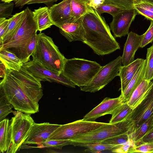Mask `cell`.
<instances>
[{
	"label": "cell",
	"mask_w": 153,
	"mask_h": 153,
	"mask_svg": "<svg viewBox=\"0 0 153 153\" xmlns=\"http://www.w3.org/2000/svg\"><path fill=\"white\" fill-rule=\"evenodd\" d=\"M85 31L83 42L98 55L110 54L120 49L119 43L111 34L104 18L93 9L82 18Z\"/></svg>",
	"instance_id": "1"
},
{
	"label": "cell",
	"mask_w": 153,
	"mask_h": 153,
	"mask_svg": "<svg viewBox=\"0 0 153 153\" xmlns=\"http://www.w3.org/2000/svg\"><path fill=\"white\" fill-rule=\"evenodd\" d=\"M152 81V85L147 96L130 115L134 123L133 131L153 116V79Z\"/></svg>",
	"instance_id": "12"
},
{
	"label": "cell",
	"mask_w": 153,
	"mask_h": 153,
	"mask_svg": "<svg viewBox=\"0 0 153 153\" xmlns=\"http://www.w3.org/2000/svg\"><path fill=\"white\" fill-rule=\"evenodd\" d=\"M6 73V69L4 64L0 62V77L3 79Z\"/></svg>",
	"instance_id": "47"
},
{
	"label": "cell",
	"mask_w": 153,
	"mask_h": 153,
	"mask_svg": "<svg viewBox=\"0 0 153 153\" xmlns=\"http://www.w3.org/2000/svg\"><path fill=\"white\" fill-rule=\"evenodd\" d=\"M135 152L153 153V141L143 143L134 146L129 149L128 152V153Z\"/></svg>",
	"instance_id": "36"
},
{
	"label": "cell",
	"mask_w": 153,
	"mask_h": 153,
	"mask_svg": "<svg viewBox=\"0 0 153 153\" xmlns=\"http://www.w3.org/2000/svg\"><path fill=\"white\" fill-rule=\"evenodd\" d=\"M71 4L74 21L80 18L92 9L88 5V0H71Z\"/></svg>",
	"instance_id": "27"
},
{
	"label": "cell",
	"mask_w": 153,
	"mask_h": 153,
	"mask_svg": "<svg viewBox=\"0 0 153 153\" xmlns=\"http://www.w3.org/2000/svg\"><path fill=\"white\" fill-rule=\"evenodd\" d=\"M145 1L153 4V0H144Z\"/></svg>",
	"instance_id": "49"
},
{
	"label": "cell",
	"mask_w": 153,
	"mask_h": 153,
	"mask_svg": "<svg viewBox=\"0 0 153 153\" xmlns=\"http://www.w3.org/2000/svg\"><path fill=\"white\" fill-rule=\"evenodd\" d=\"M37 40V36L36 34L32 38L27 47L26 53L29 61H30V57L31 56L36 46Z\"/></svg>",
	"instance_id": "39"
},
{
	"label": "cell",
	"mask_w": 153,
	"mask_h": 153,
	"mask_svg": "<svg viewBox=\"0 0 153 153\" xmlns=\"http://www.w3.org/2000/svg\"><path fill=\"white\" fill-rule=\"evenodd\" d=\"M0 121L13 112L12 104L7 100L3 93L0 91Z\"/></svg>",
	"instance_id": "31"
},
{
	"label": "cell",
	"mask_w": 153,
	"mask_h": 153,
	"mask_svg": "<svg viewBox=\"0 0 153 153\" xmlns=\"http://www.w3.org/2000/svg\"><path fill=\"white\" fill-rule=\"evenodd\" d=\"M82 17L76 20H72L65 23L59 27L61 34L69 42L79 41L83 42L85 41Z\"/></svg>",
	"instance_id": "16"
},
{
	"label": "cell",
	"mask_w": 153,
	"mask_h": 153,
	"mask_svg": "<svg viewBox=\"0 0 153 153\" xmlns=\"http://www.w3.org/2000/svg\"><path fill=\"white\" fill-rule=\"evenodd\" d=\"M123 103L120 96L114 98L106 97L86 114L83 119L87 121H94L97 118L103 116L108 114L111 115L114 111Z\"/></svg>",
	"instance_id": "15"
},
{
	"label": "cell",
	"mask_w": 153,
	"mask_h": 153,
	"mask_svg": "<svg viewBox=\"0 0 153 153\" xmlns=\"http://www.w3.org/2000/svg\"><path fill=\"white\" fill-rule=\"evenodd\" d=\"M32 0H16L14 1L15 6L19 7L20 8L22 7L28 3Z\"/></svg>",
	"instance_id": "46"
},
{
	"label": "cell",
	"mask_w": 153,
	"mask_h": 153,
	"mask_svg": "<svg viewBox=\"0 0 153 153\" xmlns=\"http://www.w3.org/2000/svg\"><path fill=\"white\" fill-rule=\"evenodd\" d=\"M1 1L4 2H11L13 1H14L16 0H1Z\"/></svg>",
	"instance_id": "48"
},
{
	"label": "cell",
	"mask_w": 153,
	"mask_h": 153,
	"mask_svg": "<svg viewBox=\"0 0 153 153\" xmlns=\"http://www.w3.org/2000/svg\"><path fill=\"white\" fill-rule=\"evenodd\" d=\"M143 36V34L139 35L132 31L129 33L122 56L123 65H127L134 60L135 54L140 47Z\"/></svg>",
	"instance_id": "17"
},
{
	"label": "cell",
	"mask_w": 153,
	"mask_h": 153,
	"mask_svg": "<svg viewBox=\"0 0 153 153\" xmlns=\"http://www.w3.org/2000/svg\"><path fill=\"white\" fill-rule=\"evenodd\" d=\"M102 66L94 61L84 59H66L62 73L76 85H87Z\"/></svg>",
	"instance_id": "6"
},
{
	"label": "cell",
	"mask_w": 153,
	"mask_h": 153,
	"mask_svg": "<svg viewBox=\"0 0 153 153\" xmlns=\"http://www.w3.org/2000/svg\"><path fill=\"white\" fill-rule=\"evenodd\" d=\"M152 125L153 126V119H152Z\"/></svg>",
	"instance_id": "50"
},
{
	"label": "cell",
	"mask_w": 153,
	"mask_h": 153,
	"mask_svg": "<svg viewBox=\"0 0 153 153\" xmlns=\"http://www.w3.org/2000/svg\"><path fill=\"white\" fill-rule=\"evenodd\" d=\"M122 64V56H119L102 66L87 85L80 88L81 90L94 93L102 89L115 77L119 76Z\"/></svg>",
	"instance_id": "8"
},
{
	"label": "cell",
	"mask_w": 153,
	"mask_h": 153,
	"mask_svg": "<svg viewBox=\"0 0 153 153\" xmlns=\"http://www.w3.org/2000/svg\"><path fill=\"white\" fill-rule=\"evenodd\" d=\"M58 0H32L27 4L34 3H44L46 4H51Z\"/></svg>",
	"instance_id": "45"
},
{
	"label": "cell",
	"mask_w": 153,
	"mask_h": 153,
	"mask_svg": "<svg viewBox=\"0 0 153 153\" xmlns=\"http://www.w3.org/2000/svg\"><path fill=\"white\" fill-rule=\"evenodd\" d=\"M9 19L0 18V44L1 43L8 26Z\"/></svg>",
	"instance_id": "40"
},
{
	"label": "cell",
	"mask_w": 153,
	"mask_h": 153,
	"mask_svg": "<svg viewBox=\"0 0 153 153\" xmlns=\"http://www.w3.org/2000/svg\"><path fill=\"white\" fill-rule=\"evenodd\" d=\"M144 60L143 59L138 58L127 65L121 66L119 75L121 81V93L126 89Z\"/></svg>",
	"instance_id": "18"
},
{
	"label": "cell",
	"mask_w": 153,
	"mask_h": 153,
	"mask_svg": "<svg viewBox=\"0 0 153 153\" xmlns=\"http://www.w3.org/2000/svg\"><path fill=\"white\" fill-rule=\"evenodd\" d=\"M152 81L143 80L132 94L128 105L133 110L138 105L146 98L152 87Z\"/></svg>",
	"instance_id": "20"
},
{
	"label": "cell",
	"mask_w": 153,
	"mask_h": 153,
	"mask_svg": "<svg viewBox=\"0 0 153 153\" xmlns=\"http://www.w3.org/2000/svg\"><path fill=\"white\" fill-rule=\"evenodd\" d=\"M24 83L37 89L42 88L41 81L22 67L19 71H7Z\"/></svg>",
	"instance_id": "25"
},
{
	"label": "cell",
	"mask_w": 153,
	"mask_h": 153,
	"mask_svg": "<svg viewBox=\"0 0 153 153\" xmlns=\"http://www.w3.org/2000/svg\"><path fill=\"white\" fill-rule=\"evenodd\" d=\"M60 125L48 123H34L23 144H36L39 146L47 141L49 136Z\"/></svg>",
	"instance_id": "13"
},
{
	"label": "cell",
	"mask_w": 153,
	"mask_h": 153,
	"mask_svg": "<svg viewBox=\"0 0 153 153\" xmlns=\"http://www.w3.org/2000/svg\"><path fill=\"white\" fill-rule=\"evenodd\" d=\"M10 120L4 119L0 121V152H6L11 143L10 130Z\"/></svg>",
	"instance_id": "24"
},
{
	"label": "cell",
	"mask_w": 153,
	"mask_h": 153,
	"mask_svg": "<svg viewBox=\"0 0 153 153\" xmlns=\"http://www.w3.org/2000/svg\"><path fill=\"white\" fill-rule=\"evenodd\" d=\"M25 17L19 28L10 39L0 45V50L6 49L16 55L23 64L29 61L26 49L31 39L36 34L38 28L33 11L28 7L25 9Z\"/></svg>",
	"instance_id": "3"
},
{
	"label": "cell",
	"mask_w": 153,
	"mask_h": 153,
	"mask_svg": "<svg viewBox=\"0 0 153 153\" xmlns=\"http://www.w3.org/2000/svg\"><path fill=\"white\" fill-rule=\"evenodd\" d=\"M134 123L130 116L114 123H106L98 128L76 135L70 139L71 145L81 147L83 145L99 143L106 139L133 131Z\"/></svg>",
	"instance_id": "5"
},
{
	"label": "cell",
	"mask_w": 153,
	"mask_h": 153,
	"mask_svg": "<svg viewBox=\"0 0 153 153\" xmlns=\"http://www.w3.org/2000/svg\"><path fill=\"white\" fill-rule=\"evenodd\" d=\"M0 91L17 111L31 114L39 111L38 102L43 95L42 88L26 84L6 71L0 81Z\"/></svg>",
	"instance_id": "2"
},
{
	"label": "cell",
	"mask_w": 153,
	"mask_h": 153,
	"mask_svg": "<svg viewBox=\"0 0 153 153\" xmlns=\"http://www.w3.org/2000/svg\"><path fill=\"white\" fill-rule=\"evenodd\" d=\"M25 10L16 13L9 19L7 30L0 45L12 38L16 33L21 26L26 16Z\"/></svg>",
	"instance_id": "22"
},
{
	"label": "cell",
	"mask_w": 153,
	"mask_h": 153,
	"mask_svg": "<svg viewBox=\"0 0 153 153\" xmlns=\"http://www.w3.org/2000/svg\"><path fill=\"white\" fill-rule=\"evenodd\" d=\"M10 120L11 143L7 153H15L21 148L34 123L31 114L17 111Z\"/></svg>",
	"instance_id": "7"
},
{
	"label": "cell",
	"mask_w": 153,
	"mask_h": 153,
	"mask_svg": "<svg viewBox=\"0 0 153 153\" xmlns=\"http://www.w3.org/2000/svg\"><path fill=\"white\" fill-rule=\"evenodd\" d=\"M153 116L129 134L130 140L134 143V145L138 144L143 136L153 127Z\"/></svg>",
	"instance_id": "26"
},
{
	"label": "cell",
	"mask_w": 153,
	"mask_h": 153,
	"mask_svg": "<svg viewBox=\"0 0 153 153\" xmlns=\"http://www.w3.org/2000/svg\"><path fill=\"white\" fill-rule=\"evenodd\" d=\"M106 123L87 121L82 119L60 125L49 136L47 140H70L76 135L94 130Z\"/></svg>",
	"instance_id": "9"
},
{
	"label": "cell",
	"mask_w": 153,
	"mask_h": 153,
	"mask_svg": "<svg viewBox=\"0 0 153 153\" xmlns=\"http://www.w3.org/2000/svg\"><path fill=\"white\" fill-rule=\"evenodd\" d=\"M134 5L144 8L153 12V4L146 2L144 0Z\"/></svg>",
	"instance_id": "44"
},
{
	"label": "cell",
	"mask_w": 153,
	"mask_h": 153,
	"mask_svg": "<svg viewBox=\"0 0 153 153\" xmlns=\"http://www.w3.org/2000/svg\"><path fill=\"white\" fill-rule=\"evenodd\" d=\"M36 46L31 56L45 68L59 74L63 71L66 58L53 39L44 33L37 34Z\"/></svg>",
	"instance_id": "4"
},
{
	"label": "cell",
	"mask_w": 153,
	"mask_h": 153,
	"mask_svg": "<svg viewBox=\"0 0 153 153\" xmlns=\"http://www.w3.org/2000/svg\"><path fill=\"white\" fill-rule=\"evenodd\" d=\"M104 2L105 0H88V5L92 9L95 10L104 4Z\"/></svg>",
	"instance_id": "43"
},
{
	"label": "cell",
	"mask_w": 153,
	"mask_h": 153,
	"mask_svg": "<svg viewBox=\"0 0 153 153\" xmlns=\"http://www.w3.org/2000/svg\"><path fill=\"white\" fill-rule=\"evenodd\" d=\"M123 145H116L97 143L93 144L83 145L81 147L86 148L85 151L92 153H98L105 150L112 151Z\"/></svg>",
	"instance_id": "29"
},
{
	"label": "cell",
	"mask_w": 153,
	"mask_h": 153,
	"mask_svg": "<svg viewBox=\"0 0 153 153\" xmlns=\"http://www.w3.org/2000/svg\"><path fill=\"white\" fill-rule=\"evenodd\" d=\"M137 13L134 8L124 10L113 16L110 27L115 37H121L128 34L130 25Z\"/></svg>",
	"instance_id": "11"
},
{
	"label": "cell",
	"mask_w": 153,
	"mask_h": 153,
	"mask_svg": "<svg viewBox=\"0 0 153 153\" xmlns=\"http://www.w3.org/2000/svg\"><path fill=\"white\" fill-rule=\"evenodd\" d=\"M14 6V3L4 2L0 4V18H6L11 15Z\"/></svg>",
	"instance_id": "37"
},
{
	"label": "cell",
	"mask_w": 153,
	"mask_h": 153,
	"mask_svg": "<svg viewBox=\"0 0 153 153\" xmlns=\"http://www.w3.org/2000/svg\"><path fill=\"white\" fill-rule=\"evenodd\" d=\"M49 8L47 7H40L33 12L37 23L38 30L40 32L53 25L50 19Z\"/></svg>",
	"instance_id": "23"
},
{
	"label": "cell",
	"mask_w": 153,
	"mask_h": 153,
	"mask_svg": "<svg viewBox=\"0 0 153 153\" xmlns=\"http://www.w3.org/2000/svg\"><path fill=\"white\" fill-rule=\"evenodd\" d=\"M22 67L41 81L54 82L75 88L76 85L62 73L54 72L45 68L37 61L33 59L23 64Z\"/></svg>",
	"instance_id": "10"
},
{
	"label": "cell",
	"mask_w": 153,
	"mask_h": 153,
	"mask_svg": "<svg viewBox=\"0 0 153 153\" xmlns=\"http://www.w3.org/2000/svg\"><path fill=\"white\" fill-rule=\"evenodd\" d=\"M143 0H105L104 4L115 5L124 9L134 8V5Z\"/></svg>",
	"instance_id": "32"
},
{
	"label": "cell",
	"mask_w": 153,
	"mask_h": 153,
	"mask_svg": "<svg viewBox=\"0 0 153 153\" xmlns=\"http://www.w3.org/2000/svg\"><path fill=\"white\" fill-rule=\"evenodd\" d=\"M134 8L137 13L144 16L148 20L153 21V12L145 9L134 5Z\"/></svg>",
	"instance_id": "41"
},
{
	"label": "cell",
	"mask_w": 153,
	"mask_h": 153,
	"mask_svg": "<svg viewBox=\"0 0 153 153\" xmlns=\"http://www.w3.org/2000/svg\"><path fill=\"white\" fill-rule=\"evenodd\" d=\"M152 141H153V127L143 136L140 142L137 145L143 143Z\"/></svg>",
	"instance_id": "42"
},
{
	"label": "cell",
	"mask_w": 153,
	"mask_h": 153,
	"mask_svg": "<svg viewBox=\"0 0 153 153\" xmlns=\"http://www.w3.org/2000/svg\"><path fill=\"white\" fill-rule=\"evenodd\" d=\"M129 133H125L104 140L102 143L116 145H123L130 141Z\"/></svg>",
	"instance_id": "33"
},
{
	"label": "cell",
	"mask_w": 153,
	"mask_h": 153,
	"mask_svg": "<svg viewBox=\"0 0 153 153\" xmlns=\"http://www.w3.org/2000/svg\"><path fill=\"white\" fill-rule=\"evenodd\" d=\"M146 64V59L138 68L125 90L120 95L123 103L127 102L133 92L144 80Z\"/></svg>",
	"instance_id": "19"
},
{
	"label": "cell",
	"mask_w": 153,
	"mask_h": 153,
	"mask_svg": "<svg viewBox=\"0 0 153 153\" xmlns=\"http://www.w3.org/2000/svg\"><path fill=\"white\" fill-rule=\"evenodd\" d=\"M126 9L110 4H104L97 8L95 10L100 15L103 13H108L113 16Z\"/></svg>",
	"instance_id": "35"
},
{
	"label": "cell",
	"mask_w": 153,
	"mask_h": 153,
	"mask_svg": "<svg viewBox=\"0 0 153 153\" xmlns=\"http://www.w3.org/2000/svg\"><path fill=\"white\" fill-rule=\"evenodd\" d=\"M69 145H71L70 140H50L46 141L35 147L39 148H52L61 149L63 146Z\"/></svg>",
	"instance_id": "34"
},
{
	"label": "cell",
	"mask_w": 153,
	"mask_h": 153,
	"mask_svg": "<svg viewBox=\"0 0 153 153\" xmlns=\"http://www.w3.org/2000/svg\"><path fill=\"white\" fill-rule=\"evenodd\" d=\"M141 42L140 47L143 48L153 42V21H151L150 25L145 33Z\"/></svg>",
	"instance_id": "38"
},
{
	"label": "cell",
	"mask_w": 153,
	"mask_h": 153,
	"mask_svg": "<svg viewBox=\"0 0 153 153\" xmlns=\"http://www.w3.org/2000/svg\"><path fill=\"white\" fill-rule=\"evenodd\" d=\"M0 59L6 71H19L23 64L16 55L6 49L0 50Z\"/></svg>",
	"instance_id": "21"
},
{
	"label": "cell",
	"mask_w": 153,
	"mask_h": 153,
	"mask_svg": "<svg viewBox=\"0 0 153 153\" xmlns=\"http://www.w3.org/2000/svg\"><path fill=\"white\" fill-rule=\"evenodd\" d=\"M49 11L51 21L54 25L58 27L73 19L71 0H62L51 6Z\"/></svg>",
	"instance_id": "14"
},
{
	"label": "cell",
	"mask_w": 153,
	"mask_h": 153,
	"mask_svg": "<svg viewBox=\"0 0 153 153\" xmlns=\"http://www.w3.org/2000/svg\"><path fill=\"white\" fill-rule=\"evenodd\" d=\"M132 111L127 102L123 103L112 114L109 123H115L125 120L130 116Z\"/></svg>",
	"instance_id": "28"
},
{
	"label": "cell",
	"mask_w": 153,
	"mask_h": 153,
	"mask_svg": "<svg viewBox=\"0 0 153 153\" xmlns=\"http://www.w3.org/2000/svg\"><path fill=\"white\" fill-rule=\"evenodd\" d=\"M146 64L144 79L152 81L153 79V45L147 49Z\"/></svg>",
	"instance_id": "30"
}]
</instances>
